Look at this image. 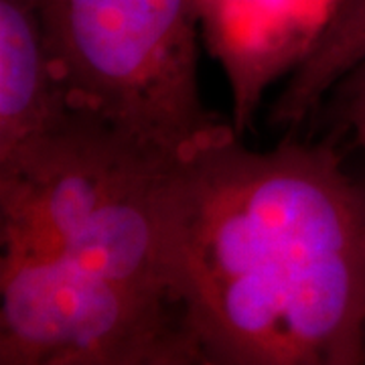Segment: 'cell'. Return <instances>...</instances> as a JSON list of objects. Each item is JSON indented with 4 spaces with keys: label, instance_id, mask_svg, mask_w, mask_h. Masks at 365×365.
Wrapping results in <instances>:
<instances>
[{
    "label": "cell",
    "instance_id": "5",
    "mask_svg": "<svg viewBox=\"0 0 365 365\" xmlns=\"http://www.w3.org/2000/svg\"><path fill=\"white\" fill-rule=\"evenodd\" d=\"M199 31L232 91V126L254 124L266 90L313 51L339 0H193Z\"/></svg>",
    "mask_w": 365,
    "mask_h": 365
},
{
    "label": "cell",
    "instance_id": "1",
    "mask_svg": "<svg viewBox=\"0 0 365 365\" xmlns=\"http://www.w3.org/2000/svg\"><path fill=\"white\" fill-rule=\"evenodd\" d=\"M170 235L205 365L365 364V197L335 146L209 143L179 163Z\"/></svg>",
    "mask_w": 365,
    "mask_h": 365
},
{
    "label": "cell",
    "instance_id": "7",
    "mask_svg": "<svg viewBox=\"0 0 365 365\" xmlns=\"http://www.w3.org/2000/svg\"><path fill=\"white\" fill-rule=\"evenodd\" d=\"M365 55V0H339L325 31L287 79L270 108V126L294 134L309 124L329 90Z\"/></svg>",
    "mask_w": 365,
    "mask_h": 365
},
{
    "label": "cell",
    "instance_id": "8",
    "mask_svg": "<svg viewBox=\"0 0 365 365\" xmlns=\"http://www.w3.org/2000/svg\"><path fill=\"white\" fill-rule=\"evenodd\" d=\"M325 126L323 143L331 144L343 157L361 153L365 157V55L337 79L317 108L309 126Z\"/></svg>",
    "mask_w": 365,
    "mask_h": 365
},
{
    "label": "cell",
    "instance_id": "6",
    "mask_svg": "<svg viewBox=\"0 0 365 365\" xmlns=\"http://www.w3.org/2000/svg\"><path fill=\"white\" fill-rule=\"evenodd\" d=\"M76 112L55 67L35 0H0V179L71 132Z\"/></svg>",
    "mask_w": 365,
    "mask_h": 365
},
{
    "label": "cell",
    "instance_id": "2",
    "mask_svg": "<svg viewBox=\"0 0 365 365\" xmlns=\"http://www.w3.org/2000/svg\"><path fill=\"white\" fill-rule=\"evenodd\" d=\"M182 158L83 118L21 173L0 179V248L55 254L182 309L170 235Z\"/></svg>",
    "mask_w": 365,
    "mask_h": 365
},
{
    "label": "cell",
    "instance_id": "4",
    "mask_svg": "<svg viewBox=\"0 0 365 365\" xmlns=\"http://www.w3.org/2000/svg\"><path fill=\"white\" fill-rule=\"evenodd\" d=\"M0 365H205L179 304L0 248Z\"/></svg>",
    "mask_w": 365,
    "mask_h": 365
},
{
    "label": "cell",
    "instance_id": "3",
    "mask_svg": "<svg viewBox=\"0 0 365 365\" xmlns=\"http://www.w3.org/2000/svg\"><path fill=\"white\" fill-rule=\"evenodd\" d=\"M71 108L169 157L232 134L199 90L193 0H35Z\"/></svg>",
    "mask_w": 365,
    "mask_h": 365
},
{
    "label": "cell",
    "instance_id": "9",
    "mask_svg": "<svg viewBox=\"0 0 365 365\" xmlns=\"http://www.w3.org/2000/svg\"><path fill=\"white\" fill-rule=\"evenodd\" d=\"M351 177L355 179V182L359 185V189H361V193H364V197H365V169L361 170L359 175H353L351 173Z\"/></svg>",
    "mask_w": 365,
    "mask_h": 365
}]
</instances>
